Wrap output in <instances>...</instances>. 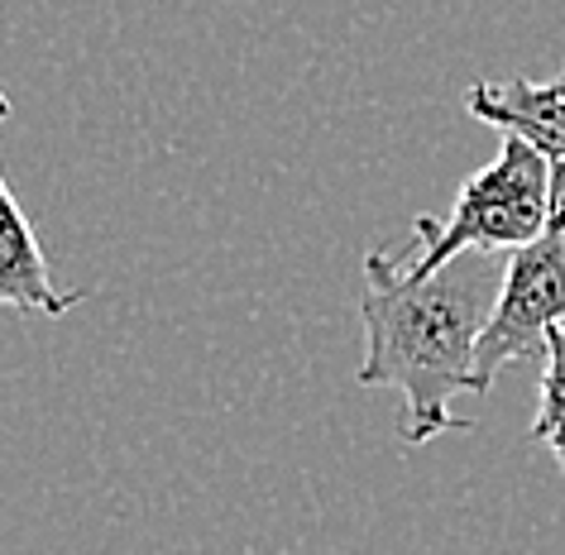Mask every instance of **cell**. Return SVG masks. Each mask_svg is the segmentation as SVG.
<instances>
[{"mask_svg":"<svg viewBox=\"0 0 565 555\" xmlns=\"http://www.w3.org/2000/svg\"><path fill=\"white\" fill-rule=\"evenodd\" d=\"M503 259L470 249L441 264L431 278H413L403 254H364V354L360 388H388L403 397V446H427L446 431H475L456 397L475 393V350L503 288Z\"/></svg>","mask_w":565,"mask_h":555,"instance_id":"1","label":"cell"},{"mask_svg":"<svg viewBox=\"0 0 565 555\" xmlns=\"http://www.w3.org/2000/svg\"><path fill=\"white\" fill-rule=\"evenodd\" d=\"M551 211H556L551 163L527 139L503 135L493 163H484L456 192V206H450L446 221L436 216L413 221V245L403 249V268L413 278H431L441 264L460 259L470 249L513 254L546 231Z\"/></svg>","mask_w":565,"mask_h":555,"instance_id":"2","label":"cell"},{"mask_svg":"<svg viewBox=\"0 0 565 555\" xmlns=\"http://www.w3.org/2000/svg\"><path fill=\"white\" fill-rule=\"evenodd\" d=\"M565 321V206L532 245L508 254L503 288L475 350V393H489L518 360H542L551 331Z\"/></svg>","mask_w":565,"mask_h":555,"instance_id":"3","label":"cell"},{"mask_svg":"<svg viewBox=\"0 0 565 555\" xmlns=\"http://www.w3.org/2000/svg\"><path fill=\"white\" fill-rule=\"evenodd\" d=\"M465 110L503 135H518L551 163V192L565 206V63L551 82H475L465 92Z\"/></svg>","mask_w":565,"mask_h":555,"instance_id":"4","label":"cell"},{"mask_svg":"<svg viewBox=\"0 0 565 555\" xmlns=\"http://www.w3.org/2000/svg\"><path fill=\"white\" fill-rule=\"evenodd\" d=\"M6 120H10V102H6V92H0V125ZM82 302H87L82 288L63 292L58 282H53V268L44 259V249H39L30 216L20 211L15 192H10L6 178H0V307L24 311V317L58 321Z\"/></svg>","mask_w":565,"mask_h":555,"instance_id":"5","label":"cell"},{"mask_svg":"<svg viewBox=\"0 0 565 555\" xmlns=\"http://www.w3.org/2000/svg\"><path fill=\"white\" fill-rule=\"evenodd\" d=\"M532 440L556 455V465H561V474H565V321L551 331L546 354H542V383H536Z\"/></svg>","mask_w":565,"mask_h":555,"instance_id":"6","label":"cell"}]
</instances>
